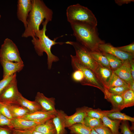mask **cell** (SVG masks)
Returning <instances> with one entry per match:
<instances>
[{"instance_id":"6da1fadb","label":"cell","mask_w":134,"mask_h":134,"mask_svg":"<svg viewBox=\"0 0 134 134\" xmlns=\"http://www.w3.org/2000/svg\"><path fill=\"white\" fill-rule=\"evenodd\" d=\"M33 7L27 20V26L22 35L27 38L35 36L39 30L40 26L44 20L51 21L53 18L52 10L46 5L43 0H32Z\"/></svg>"},{"instance_id":"7a4b0ae2","label":"cell","mask_w":134,"mask_h":134,"mask_svg":"<svg viewBox=\"0 0 134 134\" xmlns=\"http://www.w3.org/2000/svg\"><path fill=\"white\" fill-rule=\"evenodd\" d=\"M70 24L78 42L90 51H100L99 45L105 42L99 37L96 27L78 22Z\"/></svg>"},{"instance_id":"3957f363","label":"cell","mask_w":134,"mask_h":134,"mask_svg":"<svg viewBox=\"0 0 134 134\" xmlns=\"http://www.w3.org/2000/svg\"><path fill=\"white\" fill-rule=\"evenodd\" d=\"M49 21L45 20L42 23L43 28L35 34V36L32 37V42L36 53L39 56L43 55L44 52L47 55V64L48 69H51L52 63L58 61L59 58L54 55L51 52L52 47L56 44L62 45L65 43L62 42H56V40L59 37H57L53 40L50 39L46 34V27Z\"/></svg>"},{"instance_id":"277c9868","label":"cell","mask_w":134,"mask_h":134,"mask_svg":"<svg viewBox=\"0 0 134 134\" xmlns=\"http://www.w3.org/2000/svg\"><path fill=\"white\" fill-rule=\"evenodd\" d=\"M66 15L70 24L80 23L95 27L97 25V19L92 11L78 3L69 6L66 10Z\"/></svg>"},{"instance_id":"5b68a950","label":"cell","mask_w":134,"mask_h":134,"mask_svg":"<svg viewBox=\"0 0 134 134\" xmlns=\"http://www.w3.org/2000/svg\"><path fill=\"white\" fill-rule=\"evenodd\" d=\"M71 64L73 69L79 70L83 73L84 78L82 85L97 88L104 92L105 87L100 81L95 73L84 66L78 60L76 56L70 55Z\"/></svg>"},{"instance_id":"8992f818","label":"cell","mask_w":134,"mask_h":134,"mask_svg":"<svg viewBox=\"0 0 134 134\" xmlns=\"http://www.w3.org/2000/svg\"><path fill=\"white\" fill-rule=\"evenodd\" d=\"M65 43L72 45L75 50V56L80 62L95 72L99 65L93 58L90 51L77 42L68 41Z\"/></svg>"},{"instance_id":"52a82bcc","label":"cell","mask_w":134,"mask_h":134,"mask_svg":"<svg viewBox=\"0 0 134 134\" xmlns=\"http://www.w3.org/2000/svg\"><path fill=\"white\" fill-rule=\"evenodd\" d=\"M0 61L23 63L16 44L10 39H5L0 50Z\"/></svg>"},{"instance_id":"ba28073f","label":"cell","mask_w":134,"mask_h":134,"mask_svg":"<svg viewBox=\"0 0 134 134\" xmlns=\"http://www.w3.org/2000/svg\"><path fill=\"white\" fill-rule=\"evenodd\" d=\"M20 93L18 90L16 78L8 86L0 96V102L6 104H17Z\"/></svg>"},{"instance_id":"9c48e42d","label":"cell","mask_w":134,"mask_h":134,"mask_svg":"<svg viewBox=\"0 0 134 134\" xmlns=\"http://www.w3.org/2000/svg\"><path fill=\"white\" fill-rule=\"evenodd\" d=\"M98 48L100 51L114 55L123 61L134 60V55L123 51L109 43L101 44L99 45Z\"/></svg>"},{"instance_id":"30bf717a","label":"cell","mask_w":134,"mask_h":134,"mask_svg":"<svg viewBox=\"0 0 134 134\" xmlns=\"http://www.w3.org/2000/svg\"><path fill=\"white\" fill-rule=\"evenodd\" d=\"M32 7V0H18L17 12V18L23 24L25 29L27 27V19Z\"/></svg>"},{"instance_id":"8fae6325","label":"cell","mask_w":134,"mask_h":134,"mask_svg":"<svg viewBox=\"0 0 134 134\" xmlns=\"http://www.w3.org/2000/svg\"><path fill=\"white\" fill-rule=\"evenodd\" d=\"M57 112L41 110L30 113L21 118L42 124L49 119H53L55 116Z\"/></svg>"},{"instance_id":"7c38bea8","label":"cell","mask_w":134,"mask_h":134,"mask_svg":"<svg viewBox=\"0 0 134 134\" xmlns=\"http://www.w3.org/2000/svg\"><path fill=\"white\" fill-rule=\"evenodd\" d=\"M41 106L42 110L48 112H56L55 108V99L53 97L48 98L43 94L37 93L34 100Z\"/></svg>"},{"instance_id":"4fadbf2b","label":"cell","mask_w":134,"mask_h":134,"mask_svg":"<svg viewBox=\"0 0 134 134\" xmlns=\"http://www.w3.org/2000/svg\"><path fill=\"white\" fill-rule=\"evenodd\" d=\"M87 107L84 106L78 108L76 109V111L73 115L65 116L66 127H69L77 123H84V120L87 116L86 109Z\"/></svg>"},{"instance_id":"5bb4252c","label":"cell","mask_w":134,"mask_h":134,"mask_svg":"<svg viewBox=\"0 0 134 134\" xmlns=\"http://www.w3.org/2000/svg\"><path fill=\"white\" fill-rule=\"evenodd\" d=\"M3 70V78L11 76L21 71L23 68V63L0 61Z\"/></svg>"},{"instance_id":"9a60e30c","label":"cell","mask_w":134,"mask_h":134,"mask_svg":"<svg viewBox=\"0 0 134 134\" xmlns=\"http://www.w3.org/2000/svg\"><path fill=\"white\" fill-rule=\"evenodd\" d=\"M40 123L22 118H13L11 120V128L20 130H33Z\"/></svg>"},{"instance_id":"2e32d148","label":"cell","mask_w":134,"mask_h":134,"mask_svg":"<svg viewBox=\"0 0 134 134\" xmlns=\"http://www.w3.org/2000/svg\"><path fill=\"white\" fill-rule=\"evenodd\" d=\"M129 61H124L122 65L114 72L128 84L134 80L132 77L130 70Z\"/></svg>"},{"instance_id":"e0dca14e","label":"cell","mask_w":134,"mask_h":134,"mask_svg":"<svg viewBox=\"0 0 134 134\" xmlns=\"http://www.w3.org/2000/svg\"><path fill=\"white\" fill-rule=\"evenodd\" d=\"M67 115L62 110H57L55 116L53 119L57 134H66L65 116Z\"/></svg>"},{"instance_id":"ac0fdd59","label":"cell","mask_w":134,"mask_h":134,"mask_svg":"<svg viewBox=\"0 0 134 134\" xmlns=\"http://www.w3.org/2000/svg\"><path fill=\"white\" fill-rule=\"evenodd\" d=\"M104 98L112 104L113 109L120 111L123 104L122 96L112 94L109 93L105 87L103 93Z\"/></svg>"},{"instance_id":"d6986e66","label":"cell","mask_w":134,"mask_h":134,"mask_svg":"<svg viewBox=\"0 0 134 134\" xmlns=\"http://www.w3.org/2000/svg\"><path fill=\"white\" fill-rule=\"evenodd\" d=\"M17 104L27 109L30 113L42 110L40 105L35 100L31 101L23 97L20 93L17 100Z\"/></svg>"},{"instance_id":"ffe728a7","label":"cell","mask_w":134,"mask_h":134,"mask_svg":"<svg viewBox=\"0 0 134 134\" xmlns=\"http://www.w3.org/2000/svg\"><path fill=\"white\" fill-rule=\"evenodd\" d=\"M113 72V71L111 68L99 65L95 73L100 81L105 87L111 77Z\"/></svg>"},{"instance_id":"44dd1931","label":"cell","mask_w":134,"mask_h":134,"mask_svg":"<svg viewBox=\"0 0 134 134\" xmlns=\"http://www.w3.org/2000/svg\"><path fill=\"white\" fill-rule=\"evenodd\" d=\"M33 130L43 134H57L53 119H49L43 123L37 126Z\"/></svg>"},{"instance_id":"7402d4cb","label":"cell","mask_w":134,"mask_h":134,"mask_svg":"<svg viewBox=\"0 0 134 134\" xmlns=\"http://www.w3.org/2000/svg\"><path fill=\"white\" fill-rule=\"evenodd\" d=\"M13 118H22L30 113L26 108L18 104H7Z\"/></svg>"},{"instance_id":"603a6c76","label":"cell","mask_w":134,"mask_h":134,"mask_svg":"<svg viewBox=\"0 0 134 134\" xmlns=\"http://www.w3.org/2000/svg\"><path fill=\"white\" fill-rule=\"evenodd\" d=\"M101 119L103 125L110 129L112 134H120L119 129L122 121L111 120L106 115L103 116Z\"/></svg>"},{"instance_id":"cb8c5ba5","label":"cell","mask_w":134,"mask_h":134,"mask_svg":"<svg viewBox=\"0 0 134 134\" xmlns=\"http://www.w3.org/2000/svg\"><path fill=\"white\" fill-rule=\"evenodd\" d=\"M106 116L111 120H118L121 121H129L134 122V118L127 115L121 112L118 110L112 109V110L107 113Z\"/></svg>"},{"instance_id":"d4e9b609","label":"cell","mask_w":134,"mask_h":134,"mask_svg":"<svg viewBox=\"0 0 134 134\" xmlns=\"http://www.w3.org/2000/svg\"><path fill=\"white\" fill-rule=\"evenodd\" d=\"M68 128L70 130V133L72 134H90L91 130L81 123L75 124Z\"/></svg>"},{"instance_id":"484cf974","label":"cell","mask_w":134,"mask_h":134,"mask_svg":"<svg viewBox=\"0 0 134 134\" xmlns=\"http://www.w3.org/2000/svg\"><path fill=\"white\" fill-rule=\"evenodd\" d=\"M120 86L129 87L128 84L120 78L113 71L111 77L104 87L108 88Z\"/></svg>"},{"instance_id":"4316f807","label":"cell","mask_w":134,"mask_h":134,"mask_svg":"<svg viewBox=\"0 0 134 134\" xmlns=\"http://www.w3.org/2000/svg\"><path fill=\"white\" fill-rule=\"evenodd\" d=\"M121 96L123 100L121 110L125 108L134 105V91L129 89L126 91Z\"/></svg>"},{"instance_id":"83f0119b","label":"cell","mask_w":134,"mask_h":134,"mask_svg":"<svg viewBox=\"0 0 134 134\" xmlns=\"http://www.w3.org/2000/svg\"><path fill=\"white\" fill-rule=\"evenodd\" d=\"M101 52L107 59L110 68L113 71L120 67L124 62L112 55L107 53Z\"/></svg>"},{"instance_id":"f1b7e54d","label":"cell","mask_w":134,"mask_h":134,"mask_svg":"<svg viewBox=\"0 0 134 134\" xmlns=\"http://www.w3.org/2000/svg\"><path fill=\"white\" fill-rule=\"evenodd\" d=\"M90 52L93 58L99 65L111 68L107 59L101 51Z\"/></svg>"},{"instance_id":"f546056e","label":"cell","mask_w":134,"mask_h":134,"mask_svg":"<svg viewBox=\"0 0 134 134\" xmlns=\"http://www.w3.org/2000/svg\"><path fill=\"white\" fill-rule=\"evenodd\" d=\"M112 109L109 110H102L100 109H94L87 107L86 112L87 116L90 117L101 119L104 115H106Z\"/></svg>"},{"instance_id":"4dcf8cb0","label":"cell","mask_w":134,"mask_h":134,"mask_svg":"<svg viewBox=\"0 0 134 134\" xmlns=\"http://www.w3.org/2000/svg\"><path fill=\"white\" fill-rule=\"evenodd\" d=\"M83 124L91 129L103 124L101 119L86 116L84 120Z\"/></svg>"},{"instance_id":"1f68e13d","label":"cell","mask_w":134,"mask_h":134,"mask_svg":"<svg viewBox=\"0 0 134 134\" xmlns=\"http://www.w3.org/2000/svg\"><path fill=\"white\" fill-rule=\"evenodd\" d=\"M16 73L0 81V96L10 84L16 78Z\"/></svg>"},{"instance_id":"d6a6232c","label":"cell","mask_w":134,"mask_h":134,"mask_svg":"<svg viewBox=\"0 0 134 134\" xmlns=\"http://www.w3.org/2000/svg\"><path fill=\"white\" fill-rule=\"evenodd\" d=\"M106 88L111 93L121 96L126 91L129 89L128 87L126 86H120Z\"/></svg>"},{"instance_id":"836d02e7","label":"cell","mask_w":134,"mask_h":134,"mask_svg":"<svg viewBox=\"0 0 134 134\" xmlns=\"http://www.w3.org/2000/svg\"><path fill=\"white\" fill-rule=\"evenodd\" d=\"M0 113L10 119H13L7 104L3 103L0 104Z\"/></svg>"},{"instance_id":"e575fe53","label":"cell","mask_w":134,"mask_h":134,"mask_svg":"<svg viewBox=\"0 0 134 134\" xmlns=\"http://www.w3.org/2000/svg\"><path fill=\"white\" fill-rule=\"evenodd\" d=\"M72 77L75 82L81 83L83 81L84 76L83 73L79 70H75L72 73Z\"/></svg>"},{"instance_id":"d590c367","label":"cell","mask_w":134,"mask_h":134,"mask_svg":"<svg viewBox=\"0 0 134 134\" xmlns=\"http://www.w3.org/2000/svg\"><path fill=\"white\" fill-rule=\"evenodd\" d=\"M94 129L99 134H112L110 129L103 124Z\"/></svg>"},{"instance_id":"8d00e7d4","label":"cell","mask_w":134,"mask_h":134,"mask_svg":"<svg viewBox=\"0 0 134 134\" xmlns=\"http://www.w3.org/2000/svg\"><path fill=\"white\" fill-rule=\"evenodd\" d=\"M11 119L4 116L0 113V126H6L11 128Z\"/></svg>"},{"instance_id":"74e56055","label":"cell","mask_w":134,"mask_h":134,"mask_svg":"<svg viewBox=\"0 0 134 134\" xmlns=\"http://www.w3.org/2000/svg\"><path fill=\"white\" fill-rule=\"evenodd\" d=\"M120 50L124 52L134 55V43L128 45L123 46L117 47Z\"/></svg>"},{"instance_id":"f35d334b","label":"cell","mask_w":134,"mask_h":134,"mask_svg":"<svg viewBox=\"0 0 134 134\" xmlns=\"http://www.w3.org/2000/svg\"><path fill=\"white\" fill-rule=\"evenodd\" d=\"M120 128L121 133L123 134H133L129 128L127 121H122Z\"/></svg>"},{"instance_id":"ab89813d","label":"cell","mask_w":134,"mask_h":134,"mask_svg":"<svg viewBox=\"0 0 134 134\" xmlns=\"http://www.w3.org/2000/svg\"><path fill=\"white\" fill-rule=\"evenodd\" d=\"M33 130H20L13 129L12 134H32Z\"/></svg>"},{"instance_id":"60d3db41","label":"cell","mask_w":134,"mask_h":134,"mask_svg":"<svg viewBox=\"0 0 134 134\" xmlns=\"http://www.w3.org/2000/svg\"><path fill=\"white\" fill-rule=\"evenodd\" d=\"M13 129L0 126V134H12Z\"/></svg>"},{"instance_id":"b9f144b4","label":"cell","mask_w":134,"mask_h":134,"mask_svg":"<svg viewBox=\"0 0 134 134\" xmlns=\"http://www.w3.org/2000/svg\"><path fill=\"white\" fill-rule=\"evenodd\" d=\"M115 3L119 6H121L125 4H128L134 2V0H115Z\"/></svg>"},{"instance_id":"7bdbcfd3","label":"cell","mask_w":134,"mask_h":134,"mask_svg":"<svg viewBox=\"0 0 134 134\" xmlns=\"http://www.w3.org/2000/svg\"><path fill=\"white\" fill-rule=\"evenodd\" d=\"M130 70L131 75L133 79L134 80V60L130 61Z\"/></svg>"},{"instance_id":"ee69618b","label":"cell","mask_w":134,"mask_h":134,"mask_svg":"<svg viewBox=\"0 0 134 134\" xmlns=\"http://www.w3.org/2000/svg\"><path fill=\"white\" fill-rule=\"evenodd\" d=\"M130 89L134 91V80H133L128 84Z\"/></svg>"},{"instance_id":"f6af8a7d","label":"cell","mask_w":134,"mask_h":134,"mask_svg":"<svg viewBox=\"0 0 134 134\" xmlns=\"http://www.w3.org/2000/svg\"><path fill=\"white\" fill-rule=\"evenodd\" d=\"M90 134H99L97 133L94 129H92L91 130Z\"/></svg>"},{"instance_id":"bcb514c9","label":"cell","mask_w":134,"mask_h":134,"mask_svg":"<svg viewBox=\"0 0 134 134\" xmlns=\"http://www.w3.org/2000/svg\"><path fill=\"white\" fill-rule=\"evenodd\" d=\"M32 134H43L33 130L32 132Z\"/></svg>"},{"instance_id":"7dc6e473","label":"cell","mask_w":134,"mask_h":134,"mask_svg":"<svg viewBox=\"0 0 134 134\" xmlns=\"http://www.w3.org/2000/svg\"><path fill=\"white\" fill-rule=\"evenodd\" d=\"M1 17V15H0V18Z\"/></svg>"},{"instance_id":"c3c4849f","label":"cell","mask_w":134,"mask_h":134,"mask_svg":"<svg viewBox=\"0 0 134 134\" xmlns=\"http://www.w3.org/2000/svg\"><path fill=\"white\" fill-rule=\"evenodd\" d=\"M1 103V102H0V103Z\"/></svg>"}]
</instances>
